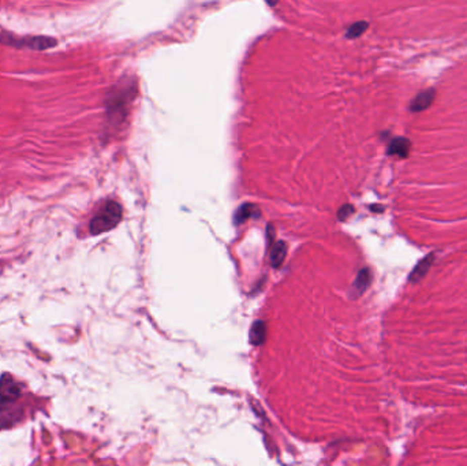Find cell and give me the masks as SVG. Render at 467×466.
<instances>
[{"label":"cell","mask_w":467,"mask_h":466,"mask_svg":"<svg viewBox=\"0 0 467 466\" xmlns=\"http://www.w3.org/2000/svg\"><path fill=\"white\" fill-rule=\"evenodd\" d=\"M134 96L133 85H126L120 88H115L111 90L110 96L107 99V115L112 125L122 123L127 112V104Z\"/></svg>","instance_id":"cell-1"},{"label":"cell","mask_w":467,"mask_h":466,"mask_svg":"<svg viewBox=\"0 0 467 466\" xmlns=\"http://www.w3.org/2000/svg\"><path fill=\"white\" fill-rule=\"evenodd\" d=\"M122 219V207L116 201H107L89 223V231L92 236H99L112 230Z\"/></svg>","instance_id":"cell-2"},{"label":"cell","mask_w":467,"mask_h":466,"mask_svg":"<svg viewBox=\"0 0 467 466\" xmlns=\"http://www.w3.org/2000/svg\"><path fill=\"white\" fill-rule=\"evenodd\" d=\"M0 41L3 44L11 46H23V48H32V50H46V48H52L55 46L56 40L52 37H41V36H36V37H25V38H17L13 36H2Z\"/></svg>","instance_id":"cell-3"},{"label":"cell","mask_w":467,"mask_h":466,"mask_svg":"<svg viewBox=\"0 0 467 466\" xmlns=\"http://www.w3.org/2000/svg\"><path fill=\"white\" fill-rule=\"evenodd\" d=\"M23 395L22 383L15 382L11 375L5 374L0 378V403L17 401Z\"/></svg>","instance_id":"cell-4"},{"label":"cell","mask_w":467,"mask_h":466,"mask_svg":"<svg viewBox=\"0 0 467 466\" xmlns=\"http://www.w3.org/2000/svg\"><path fill=\"white\" fill-rule=\"evenodd\" d=\"M436 97V90L433 88L424 90V92L418 93L417 96L412 99L411 104H410V111L411 112H421L428 110L429 107L433 104Z\"/></svg>","instance_id":"cell-5"},{"label":"cell","mask_w":467,"mask_h":466,"mask_svg":"<svg viewBox=\"0 0 467 466\" xmlns=\"http://www.w3.org/2000/svg\"><path fill=\"white\" fill-rule=\"evenodd\" d=\"M411 149V141L404 137H396L388 145V155L391 156L407 157Z\"/></svg>","instance_id":"cell-6"},{"label":"cell","mask_w":467,"mask_h":466,"mask_svg":"<svg viewBox=\"0 0 467 466\" xmlns=\"http://www.w3.org/2000/svg\"><path fill=\"white\" fill-rule=\"evenodd\" d=\"M433 261H435V254L433 253L428 254L426 257H424V259H422L421 261H419V263L414 267L412 272L410 273V276H408V281L410 282L421 281L422 277L425 276L426 273H428V271H429V268L432 267Z\"/></svg>","instance_id":"cell-7"},{"label":"cell","mask_w":467,"mask_h":466,"mask_svg":"<svg viewBox=\"0 0 467 466\" xmlns=\"http://www.w3.org/2000/svg\"><path fill=\"white\" fill-rule=\"evenodd\" d=\"M370 279H371L370 271H369L367 268H363V269L359 271L357 279H355V282H354V287H353V290L355 291V296H361L362 293L366 290L367 286L370 285Z\"/></svg>","instance_id":"cell-8"},{"label":"cell","mask_w":467,"mask_h":466,"mask_svg":"<svg viewBox=\"0 0 467 466\" xmlns=\"http://www.w3.org/2000/svg\"><path fill=\"white\" fill-rule=\"evenodd\" d=\"M265 335H266V325L264 321L258 320L256 323L253 324L252 331H250V342L253 345H261L265 342Z\"/></svg>","instance_id":"cell-9"},{"label":"cell","mask_w":467,"mask_h":466,"mask_svg":"<svg viewBox=\"0 0 467 466\" xmlns=\"http://www.w3.org/2000/svg\"><path fill=\"white\" fill-rule=\"evenodd\" d=\"M258 213H260V211H258V208L256 205H253V204H243L242 207L237 211L235 222H237V224H241L245 220H248L249 217L258 216Z\"/></svg>","instance_id":"cell-10"},{"label":"cell","mask_w":467,"mask_h":466,"mask_svg":"<svg viewBox=\"0 0 467 466\" xmlns=\"http://www.w3.org/2000/svg\"><path fill=\"white\" fill-rule=\"evenodd\" d=\"M286 253H287V246H286L283 241L276 242L273 249L270 252V263H272V265L275 268L280 267L282 263H283L284 257H286Z\"/></svg>","instance_id":"cell-11"},{"label":"cell","mask_w":467,"mask_h":466,"mask_svg":"<svg viewBox=\"0 0 467 466\" xmlns=\"http://www.w3.org/2000/svg\"><path fill=\"white\" fill-rule=\"evenodd\" d=\"M367 28H369V25H367V22H365V21L354 23V25H351V26L348 28L347 34H346V36H347L348 38H357V37H359L362 33L365 32Z\"/></svg>","instance_id":"cell-12"},{"label":"cell","mask_w":467,"mask_h":466,"mask_svg":"<svg viewBox=\"0 0 467 466\" xmlns=\"http://www.w3.org/2000/svg\"><path fill=\"white\" fill-rule=\"evenodd\" d=\"M354 212V207H351V205H344L343 208H340V211H339V219L340 220H344V219H347L348 216H350V215H351V213Z\"/></svg>","instance_id":"cell-13"},{"label":"cell","mask_w":467,"mask_h":466,"mask_svg":"<svg viewBox=\"0 0 467 466\" xmlns=\"http://www.w3.org/2000/svg\"><path fill=\"white\" fill-rule=\"evenodd\" d=\"M371 211H383V207H371Z\"/></svg>","instance_id":"cell-14"},{"label":"cell","mask_w":467,"mask_h":466,"mask_svg":"<svg viewBox=\"0 0 467 466\" xmlns=\"http://www.w3.org/2000/svg\"><path fill=\"white\" fill-rule=\"evenodd\" d=\"M266 2H268L270 6H275L276 3H277V0H266Z\"/></svg>","instance_id":"cell-15"}]
</instances>
